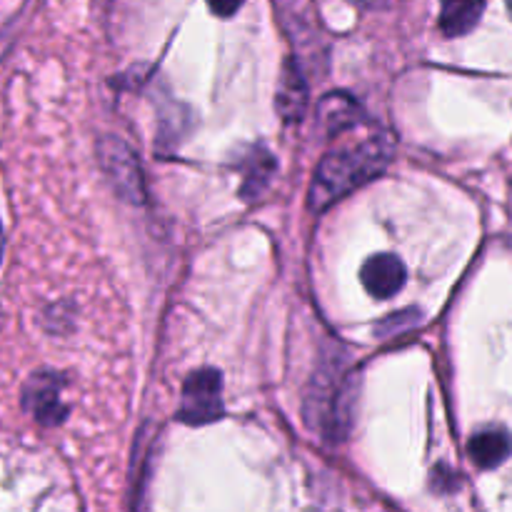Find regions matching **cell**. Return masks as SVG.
Returning a JSON list of instances; mask_svg holds the SVG:
<instances>
[{
    "label": "cell",
    "mask_w": 512,
    "mask_h": 512,
    "mask_svg": "<svg viewBox=\"0 0 512 512\" xmlns=\"http://www.w3.org/2000/svg\"><path fill=\"white\" fill-rule=\"evenodd\" d=\"M390 153H393L390 143H385L383 138H370L365 143L325 155L310 188V208L325 210L343 195L378 178L390 163Z\"/></svg>",
    "instance_id": "1"
},
{
    "label": "cell",
    "mask_w": 512,
    "mask_h": 512,
    "mask_svg": "<svg viewBox=\"0 0 512 512\" xmlns=\"http://www.w3.org/2000/svg\"><path fill=\"white\" fill-rule=\"evenodd\" d=\"M355 3H363V5H383L385 0H355Z\"/></svg>",
    "instance_id": "13"
},
{
    "label": "cell",
    "mask_w": 512,
    "mask_h": 512,
    "mask_svg": "<svg viewBox=\"0 0 512 512\" xmlns=\"http://www.w3.org/2000/svg\"><path fill=\"white\" fill-rule=\"evenodd\" d=\"M223 375L213 368L190 373L180 398V420L188 425H208L223 418Z\"/></svg>",
    "instance_id": "3"
},
{
    "label": "cell",
    "mask_w": 512,
    "mask_h": 512,
    "mask_svg": "<svg viewBox=\"0 0 512 512\" xmlns=\"http://www.w3.org/2000/svg\"><path fill=\"white\" fill-rule=\"evenodd\" d=\"M320 113H323V123L330 130H343L345 125L358 120V105L350 98H345V95H330L320 105Z\"/></svg>",
    "instance_id": "11"
},
{
    "label": "cell",
    "mask_w": 512,
    "mask_h": 512,
    "mask_svg": "<svg viewBox=\"0 0 512 512\" xmlns=\"http://www.w3.org/2000/svg\"><path fill=\"white\" fill-rule=\"evenodd\" d=\"M485 0H440V30L448 38L468 35L480 23Z\"/></svg>",
    "instance_id": "8"
},
{
    "label": "cell",
    "mask_w": 512,
    "mask_h": 512,
    "mask_svg": "<svg viewBox=\"0 0 512 512\" xmlns=\"http://www.w3.org/2000/svg\"><path fill=\"white\" fill-rule=\"evenodd\" d=\"M353 380L343 375H315V385L308 398V420L315 430L330 440L348 435L353 423Z\"/></svg>",
    "instance_id": "2"
},
{
    "label": "cell",
    "mask_w": 512,
    "mask_h": 512,
    "mask_svg": "<svg viewBox=\"0 0 512 512\" xmlns=\"http://www.w3.org/2000/svg\"><path fill=\"white\" fill-rule=\"evenodd\" d=\"M275 170V160L270 158L268 150L260 148L250 153V163L245 168V183H243V193L245 195H258L260 190L265 188V183L270 180Z\"/></svg>",
    "instance_id": "10"
},
{
    "label": "cell",
    "mask_w": 512,
    "mask_h": 512,
    "mask_svg": "<svg viewBox=\"0 0 512 512\" xmlns=\"http://www.w3.org/2000/svg\"><path fill=\"white\" fill-rule=\"evenodd\" d=\"M100 160L108 173V180L113 188L118 190L120 198L130 200V203H143L145 200V185L140 165L135 160V153L118 138H103L100 140Z\"/></svg>",
    "instance_id": "4"
},
{
    "label": "cell",
    "mask_w": 512,
    "mask_h": 512,
    "mask_svg": "<svg viewBox=\"0 0 512 512\" xmlns=\"http://www.w3.org/2000/svg\"><path fill=\"white\" fill-rule=\"evenodd\" d=\"M278 113L285 120H300L305 113V105H308V85H305L303 73H300L298 65H285L283 80H280L278 88Z\"/></svg>",
    "instance_id": "9"
},
{
    "label": "cell",
    "mask_w": 512,
    "mask_h": 512,
    "mask_svg": "<svg viewBox=\"0 0 512 512\" xmlns=\"http://www.w3.org/2000/svg\"><path fill=\"white\" fill-rule=\"evenodd\" d=\"M243 3L245 0H208L210 10H213L215 15H220V18H230V15H235Z\"/></svg>",
    "instance_id": "12"
},
{
    "label": "cell",
    "mask_w": 512,
    "mask_h": 512,
    "mask_svg": "<svg viewBox=\"0 0 512 512\" xmlns=\"http://www.w3.org/2000/svg\"><path fill=\"white\" fill-rule=\"evenodd\" d=\"M508 10H510V15H512V0H508Z\"/></svg>",
    "instance_id": "15"
},
{
    "label": "cell",
    "mask_w": 512,
    "mask_h": 512,
    "mask_svg": "<svg viewBox=\"0 0 512 512\" xmlns=\"http://www.w3.org/2000/svg\"><path fill=\"white\" fill-rule=\"evenodd\" d=\"M512 455V435L503 428H485L470 440V458L478 468L493 470Z\"/></svg>",
    "instance_id": "7"
},
{
    "label": "cell",
    "mask_w": 512,
    "mask_h": 512,
    "mask_svg": "<svg viewBox=\"0 0 512 512\" xmlns=\"http://www.w3.org/2000/svg\"><path fill=\"white\" fill-rule=\"evenodd\" d=\"M365 290H368L373 298L388 300L395 293H400L405 285V265L398 255L380 253L373 255L368 263L363 265V273H360Z\"/></svg>",
    "instance_id": "6"
},
{
    "label": "cell",
    "mask_w": 512,
    "mask_h": 512,
    "mask_svg": "<svg viewBox=\"0 0 512 512\" xmlns=\"http://www.w3.org/2000/svg\"><path fill=\"white\" fill-rule=\"evenodd\" d=\"M0 258H3V230H0Z\"/></svg>",
    "instance_id": "14"
},
{
    "label": "cell",
    "mask_w": 512,
    "mask_h": 512,
    "mask_svg": "<svg viewBox=\"0 0 512 512\" xmlns=\"http://www.w3.org/2000/svg\"><path fill=\"white\" fill-rule=\"evenodd\" d=\"M23 405L40 425L55 428L65 420L68 408L63 403V378L53 370H40L25 383Z\"/></svg>",
    "instance_id": "5"
}]
</instances>
